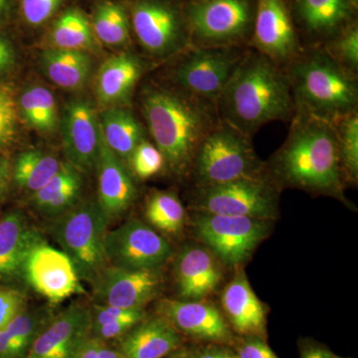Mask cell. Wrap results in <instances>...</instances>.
Instances as JSON below:
<instances>
[{
    "mask_svg": "<svg viewBox=\"0 0 358 358\" xmlns=\"http://www.w3.org/2000/svg\"><path fill=\"white\" fill-rule=\"evenodd\" d=\"M101 133L106 145L122 162H129L134 148L145 140V131L129 108L110 107L101 115Z\"/></svg>",
    "mask_w": 358,
    "mask_h": 358,
    "instance_id": "26",
    "label": "cell"
},
{
    "mask_svg": "<svg viewBox=\"0 0 358 358\" xmlns=\"http://www.w3.org/2000/svg\"><path fill=\"white\" fill-rule=\"evenodd\" d=\"M91 315L92 327L124 320H131L138 324L145 317V313L143 308H122L108 305H98L91 310Z\"/></svg>",
    "mask_w": 358,
    "mask_h": 358,
    "instance_id": "38",
    "label": "cell"
},
{
    "mask_svg": "<svg viewBox=\"0 0 358 358\" xmlns=\"http://www.w3.org/2000/svg\"><path fill=\"white\" fill-rule=\"evenodd\" d=\"M222 306L238 333L260 336L265 331V308L243 273L237 275L224 289Z\"/></svg>",
    "mask_w": 358,
    "mask_h": 358,
    "instance_id": "23",
    "label": "cell"
},
{
    "mask_svg": "<svg viewBox=\"0 0 358 358\" xmlns=\"http://www.w3.org/2000/svg\"><path fill=\"white\" fill-rule=\"evenodd\" d=\"M327 53L346 71L357 76L358 25L357 21L348 25L333 39L322 45Z\"/></svg>",
    "mask_w": 358,
    "mask_h": 358,
    "instance_id": "36",
    "label": "cell"
},
{
    "mask_svg": "<svg viewBox=\"0 0 358 358\" xmlns=\"http://www.w3.org/2000/svg\"><path fill=\"white\" fill-rule=\"evenodd\" d=\"M101 305L140 308L157 296L162 286L159 268L133 270L109 266L94 282Z\"/></svg>",
    "mask_w": 358,
    "mask_h": 358,
    "instance_id": "17",
    "label": "cell"
},
{
    "mask_svg": "<svg viewBox=\"0 0 358 358\" xmlns=\"http://www.w3.org/2000/svg\"><path fill=\"white\" fill-rule=\"evenodd\" d=\"M324 358H339V357H336V355H334L333 353L327 352L326 357H324Z\"/></svg>",
    "mask_w": 358,
    "mask_h": 358,
    "instance_id": "52",
    "label": "cell"
},
{
    "mask_svg": "<svg viewBox=\"0 0 358 358\" xmlns=\"http://www.w3.org/2000/svg\"><path fill=\"white\" fill-rule=\"evenodd\" d=\"M289 3L305 47L322 46L357 21L352 0H289Z\"/></svg>",
    "mask_w": 358,
    "mask_h": 358,
    "instance_id": "16",
    "label": "cell"
},
{
    "mask_svg": "<svg viewBox=\"0 0 358 358\" xmlns=\"http://www.w3.org/2000/svg\"><path fill=\"white\" fill-rule=\"evenodd\" d=\"M98 358H124L122 357V353L117 352V350H112V348H107L102 345L99 352Z\"/></svg>",
    "mask_w": 358,
    "mask_h": 358,
    "instance_id": "48",
    "label": "cell"
},
{
    "mask_svg": "<svg viewBox=\"0 0 358 358\" xmlns=\"http://www.w3.org/2000/svg\"><path fill=\"white\" fill-rule=\"evenodd\" d=\"M199 187L262 176L251 138L219 121L202 141L192 162Z\"/></svg>",
    "mask_w": 358,
    "mask_h": 358,
    "instance_id": "7",
    "label": "cell"
},
{
    "mask_svg": "<svg viewBox=\"0 0 358 358\" xmlns=\"http://www.w3.org/2000/svg\"><path fill=\"white\" fill-rule=\"evenodd\" d=\"M160 312L176 329L194 338L211 341H229L231 331L220 312L199 301L166 300Z\"/></svg>",
    "mask_w": 358,
    "mask_h": 358,
    "instance_id": "20",
    "label": "cell"
},
{
    "mask_svg": "<svg viewBox=\"0 0 358 358\" xmlns=\"http://www.w3.org/2000/svg\"><path fill=\"white\" fill-rule=\"evenodd\" d=\"M250 47L284 69L303 53L289 0H257Z\"/></svg>",
    "mask_w": 358,
    "mask_h": 358,
    "instance_id": "12",
    "label": "cell"
},
{
    "mask_svg": "<svg viewBox=\"0 0 358 358\" xmlns=\"http://www.w3.org/2000/svg\"><path fill=\"white\" fill-rule=\"evenodd\" d=\"M62 164L54 155L40 150L23 152L16 159L14 179L21 188L34 194L60 171Z\"/></svg>",
    "mask_w": 358,
    "mask_h": 358,
    "instance_id": "31",
    "label": "cell"
},
{
    "mask_svg": "<svg viewBox=\"0 0 358 358\" xmlns=\"http://www.w3.org/2000/svg\"><path fill=\"white\" fill-rule=\"evenodd\" d=\"M46 315L41 310L21 312L6 327L16 357L24 358L37 334L45 327Z\"/></svg>",
    "mask_w": 358,
    "mask_h": 358,
    "instance_id": "35",
    "label": "cell"
},
{
    "mask_svg": "<svg viewBox=\"0 0 358 358\" xmlns=\"http://www.w3.org/2000/svg\"><path fill=\"white\" fill-rule=\"evenodd\" d=\"M179 296L185 301H200L217 288L222 279L213 256L197 246L187 247L179 254L174 266Z\"/></svg>",
    "mask_w": 358,
    "mask_h": 358,
    "instance_id": "21",
    "label": "cell"
},
{
    "mask_svg": "<svg viewBox=\"0 0 358 358\" xmlns=\"http://www.w3.org/2000/svg\"><path fill=\"white\" fill-rule=\"evenodd\" d=\"M24 303L25 296L20 291L0 287V331L22 312Z\"/></svg>",
    "mask_w": 358,
    "mask_h": 358,
    "instance_id": "41",
    "label": "cell"
},
{
    "mask_svg": "<svg viewBox=\"0 0 358 358\" xmlns=\"http://www.w3.org/2000/svg\"><path fill=\"white\" fill-rule=\"evenodd\" d=\"M195 208L216 215L271 220L278 213L277 188L263 176L204 186L199 187Z\"/></svg>",
    "mask_w": 358,
    "mask_h": 358,
    "instance_id": "10",
    "label": "cell"
},
{
    "mask_svg": "<svg viewBox=\"0 0 358 358\" xmlns=\"http://www.w3.org/2000/svg\"><path fill=\"white\" fill-rule=\"evenodd\" d=\"M16 106L13 96L0 88V147L13 140L16 129Z\"/></svg>",
    "mask_w": 358,
    "mask_h": 358,
    "instance_id": "40",
    "label": "cell"
},
{
    "mask_svg": "<svg viewBox=\"0 0 358 358\" xmlns=\"http://www.w3.org/2000/svg\"><path fill=\"white\" fill-rule=\"evenodd\" d=\"M96 38L108 46L124 47L131 40V21L128 10L112 0L96 4L92 18Z\"/></svg>",
    "mask_w": 358,
    "mask_h": 358,
    "instance_id": "30",
    "label": "cell"
},
{
    "mask_svg": "<svg viewBox=\"0 0 358 358\" xmlns=\"http://www.w3.org/2000/svg\"><path fill=\"white\" fill-rule=\"evenodd\" d=\"M248 48L189 47L171 71L173 86L215 103Z\"/></svg>",
    "mask_w": 358,
    "mask_h": 358,
    "instance_id": "9",
    "label": "cell"
},
{
    "mask_svg": "<svg viewBox=\"0 0 358 358\" xmlns=\"http://www.w3.org/2000/svg\"><path fill=\"white\" fill-rule=\"evenodd\" d=\"M41 66L44 74L56 86L77 90L88 81L93 63L87 52L53 48L43 52Z\"/></svg>",
    "mask_w": 358,
    "mask_h": 358,
    "instance_id": "28",
    "label": "cell"
},
{
    "mask_svg": "<svg viewBox=\"0 0 358 358\" xmlns=\"http://www.w3.org/2000/svg\"><path fill=\"white\" fill-rule=\"evenodd\" d=\"M185 209L180 200L171 192H157L148 200L145 217L157 229L178 233L185 221Z\"/></svg>",
    "mask_w": 358,
    "mask_h": 358,
    "instance_id": "33",
    "label": "cell"
},
{
    "mask_svg": "<svg viewBox=\"0 0 358 358\" xmlns=\"http://www.w3.org/2000/svg\"><path fill=\"white\" fill-rule=\"evenodd\" d=\"M108 222L109 219L96 201L77 203L56 217L52 234L74 264L80 279L95 282L107 265Z\"/></svg>",
    "mask_w": 358,
    "mask_h": 358,
    "instance_id": "6",
    "label": "cell"
},
{
    "mask_svg": "<svg viewBox=\"0 0 358 358\" xmlns=\"http://www.w3.org/2000/svg\"><path fill=\"white\" fill-rule=\"evenodd\" d=\"M103 343L100 339L89 338L78 348L72 358H98Z\"/></svg>",
    "mask_w": 358,
    "mask_h": 358,
    "instance_id": "44",
    "label": "cell"
},
{
    "mask_svg": "<svg viewBox=\"0 0 358 358\" xmlns=\"http://www.w3.org/2000/svg\"><path fill=\"white\" fill-rule=\"evenodd\" d=\"M96 169L99 195L96 202L109 220L119 217L134 203L136 188L124 162L106 145L103 136Z\"/></svg>",
    "mask_w": 358,
    "mask_h": 358,
    "instance_id": "19",
    "label": "cell"
},
{
    "mask_svg": "<svg viewBox=\"0 0 358 358\" xmlns=\"http://www.w3.org/2000/svg\"><path fill=\"white\" fill-rule=\"evenodd\" d=\"M288 138L272 159L282 185L343 200V176L334 122L296 110Z\"/></svg>",
    "mask_w": 358,
    "mask_h": 358,
    "instance_id": "3",
    "label": "cell"
},
{
    "mask_svg": "<svg viewBox=\"0 0 358 358\" xmlns=\"http://www.w3.org/2000/svg\"><path fill=\"white\" fill-rule=\"evenodd\" d=\"M237 358H279L262 341L254 339L245 343L238 350Z\"/></svg>",
    "mask_w": 358,
    "mask_h": 358,
    "instance_id": "43",
    "label": "cell"
},
{
    "mask_svg": "<svg viewBox=\"0 0 358 358\" xmlns=\"http://www.w3.org/2000/svg\"><path fill=\"white\" fill-rule=\"evenodd\" d=\"M338 134L339 155L345 178L357 182L358 178V114L345 115L334 122Z\"/></svg>",
    "mask_w": 358,
    "mask_h": 358,
    "instance_id": "34",
    "label": "cell"
},
{
    "mask_svg": "<svg viewBox=\"0 0 358 358\" xmlns=\"http://www.w3.org/2000/svg\"><path fill=\"white\" fill-rule=\"evenodd\" d=\"M64 0H21V13L27 24L43 25L62 6Z\"/></svg>",
    "mask_w": 358,
    "mask_h": 358,
    "instance_id": "39",
    "label": "cell"
},
{
    "mask_svg": "<svg viewBox=\"0 0 358 358\" xmlns=\"http://www.w3.org/2000/svg\"><path fill=\"white\" fill-rule=\"evenodd\" d=\"M129 162L134 174L141 179H148L157 176L166 164L164 155L157 145L145 138L134 148Z\"/></svg>",
    "mask_w": 358,
    "mask_h": 358,
    "instance_id": "37",
    "label": "cell"
},
{
    "mask_svg": "<svg viewBox=\"0 0 358 358\" xmlns=\"http://www.w3.org/2000/svg\"><path fill=\"white\" fill-rule=\"evenodd\" d=\"M128 13L138 44L152 57H173L189 48L182 2L131 0Z\"/></svg>",
    "mask_w": 358,
    "mask_h": 358,
    "instance_id": "8",
    "label": "cell"
},
{
    "mask_svg": "<svg viewBox=\"0 0 358 358\" xmlns=\"http://www.w3.org/2000/svg\"><path fill=\"white\" fill-rule=\"evenodd\" d=\"M61 131L68 164L81 173L96 169L102 134L93 105L84 99H73L66 103Z\"/></svg>",
    "mask_w": 358,
    "mask_h": 358,
    "instance_id": "15",
    "label": "cell"
},
{
    "mask_svg": "<svg viewBox=\"0 0 358 358\" xmlns=\"http://www.w3.org/2000/svg\"><path fill=\"white\" fill-rule=\"evenodd\" d=\"M41 240L17 212L0 219V280L20 275L26 256Z\"/></svg>",
    "mask_w": 358,
    "mask_h": 358,
    "instance_id": "24",
    "label": "cell"
},
{
    "mask_svg": "<svg viewBox=\"0 0 358 358\" xmlns=\"http://www.w3.org/2000/svg\"><path fill=\"white\" fill-rule=\"evenodd\" d=\"M326 350H322V348L312 346V348H308L303 352L301 358H324L326 357Z\"/></svg>",
    "mask_w": 358,
    "mask_h": 358,
    "instance_id": "47",
    "label": "cell"
},
{
    "mask_svg": "<svg viewBox=\"0 0 358 358\" xmlns=\"http://www.w3.org/2000/svg\"><path fill=\"white\" fill-rule=\"evenodd\" d=\"M10 6L11 0H0V20L8 13Z\"/></svg>",
    "mask_w": 358,
    "mask_h": 358,
    "instance_id": "51",
    "label": "cell"
},
{
    "mask_svg": "<svg viewBox=\"0 0 358 358\" xmlns=\"http://www.w3.org/2000/svg\"><path fill=\"white\" fill-rule=\"evenodd\" d=\"M296 112L334 122L357 112V76L346 71L322 46L305 50L286 68Z\"/></svg>",
    "mask_w": 358,
    "mask_h": 358,
    "instance_id": "4",
    "label": "cell"
},
{
    "mask_svg": "<svg viewBox=\"0 0 358 358\" xmlns=\"http://www.w3.org/2000/svg\"><path fill=\"white\" fill-rule=\"evenodd\" d=\"M20 106L26 122L39 133H52L57 128V103L50 90L30 87L21 95Z\"/></svg>",
    "mask_w": 358,
    "mask_h": 358,
    "instance_id": "32",
    "label": "cell"
},
{
    "mask_svg": "<svg viewBox=\"0 0 358 358\" xmlns=\"http://www.w3.org/2000/svg\"><path fill=\"white\" fill-rule=\"evenodd\" d=\"M15 60L13 47L8 40L0 36V71L8 69Z\"/></svg>",
    "mask_w": 358,
    "mask_h": 358,
    "instance_id": "45",
    "label": "cell"
},
{
    "mask_svg": "<svg viewBox=\"0 0 358 358\" xmlns=\"http://www.w3.org/2000/svg\"><path fill=\"white\" fill-rule=\"evenodd\" d=\"M105 249L110 266L133 270L159 268L173 254L164 237L134 218L108 231Z\"/></svg>",
    "mask_w": 358,
    "mask_h": 358,
    "instance_id": "13",
    "label": "cell"
},
{
    "mask_svg": "<svg viewBox=\"0 0 358 358\" xmlns=\"http://www.w3.org/2000/svg\"><path fill=\"white\" fill-rule=\"evenodd\" d=\"M265 219L216 215L199 212L194 218L196 234L227 265H241L267 236Z\"/></svg>",
    "mask_w": 358,
    "mask_h": 358,
    "instance_id": "11",
    "label": "cell"
},
{
    "mask_svg": "<svg viewBox=\"0 0 358 358\" xmlns=\"http://www.w3.org/2000/svg\"><path fill=\"white\" fill-rule=\"evenodd\" d=\"M91 326L89 308L70 306L41 329L24 358H72L89 338Z\"/></svg>",
    "mask_w": 358,
    "mask_h": 358,
    "instance_id": "18",
    "label": "cell"
},
{
    "mask_svg": "<svg viewBox=\"0 0 358 358\" xmlns=\"http://www.w3.org/2000/svg\"><path fill=\"white\" fill-rule=\"evenodd\" d=\"M173 358H190V357L186 355H176V357H174Z\"/></svg>",
    "mask_w": 358,
    "mask_h": 358,
    "instance_id": "53",
    "label": "cell"
},
{
    "mask_svg": "<svg viewBox=\"0 0 358 358\" xmlns=\"http://www.w3.org/2000/svg\"><path fill=\"white\" fill-rule=\"evenodd\" d=\"M138 322L124 320V322H110V324H103V326L92 327L91 331L93 334V338L103 341L124 336Z\"/></svg>",
    "mask_w": 358,
    "mask_h": 358,
    "instance_id": "42",
    "label": "cell"
},
{
    "mask_svg": "<svg viewBox=\"0 0 358 358\" xmlns=\"http://www.w3.org/2000/svg\"><path fill=\"white\" fill-rule=\"evenodd\" d=\"M178 331L166 317H157L133 327L122 343L124 358H164L179 345Z\"/></svg>",
    "mask_w": 358,
    "mask_h": 358,
    "instance_id": "25",
    "label": "cell"
},
{
    "mask_svg": "<svg viewBox=\"0 0 358 358\" xmlns=\"http://www.w3.org/2000/svg\"><path fill=\"white\" fill-rule=\"evenodd\" d=\"M197 358H235L233 357L232 355H230L229 353L221 352V350H207V352H204L201 353Z\"/></svg>",
    "mask_w": 358,
    "mask_h": 358,
    "instance_id": "49",
    "label": "cell"
},
{
    "mask_svg": "<svg viewBox=\"0 0 358 358\" xmlns=\"http://www.w3.org/2000/svg\"><path fill=\"white\" fill-rule=\"evenodd\" d=\"M145 65L134 54H121L108 59L96 77V98L103 106L115 107L129 102Z\"/></svg>",
    "mask_w": 358,
    "mask_h": 358,
    "instance_id": "22",
    "label": "cell"
},
{
    "mask_svg": "<svg viewBox=\"0 0 358 358\" xmlns=\"http://www.w3.org/2000/svg\"><path fill=\"white\" fill-rule=\"evenodd\" d=\"M0 358H17L11 339L4 329L0 331Z\"/></svg>",
    "mask_w": 358,
    "mask_h": 358,
    "instance_id": "46",
    "label": "cell"
},
{
    "mask_svg": "<svg viewBox=\"0 0 358 358\" xmlns=\"http://www.w3.org/2000/svg\"><path fill=\"white\" fill-rule=\"evenodd\" d=\"M82 185L81 173L68 162L63 164L60 171L33 194V203L45 215L58 217L78 203Z\"/></svg>",
    "mask_w": 358,
    "mask_h": 358,
    "instance_id": "27",
    "label": "cell"
},
{
    "mask_svg": "<svg viewBox=\"0 0 358 358\" xmlns=\"http://www.w3.org/2000/svg\"><path fill=\"white\" fill-rule=\"evenodd\" d=\"M7 180V171L6 164L3 162H0V199H1L2 194H3L4 190H6Z\"/></svg>",
    "mask_w": 358,
    "mask_h": 358,
    "instance_id": "50",
    "label": "cell"
},
{
    "mask_svg": "<svg viewBox=\"0 0 358 358\" xmlns=\"http://www.w3.org/2000/svg\"><path fill=\"white\" fill-rule=\"evenodd\" d=\"M219 121L251 138L268 122H291L296 103L286 70L249 47L215 102Z\"/></svg>",
    "mask_w": 358,
    "mask_h": 358,
    "instance_id": "1",
    "label": "cell"
},
{
    "mask_svg": "<svg viewBox=\"0 0 358 358\" xmlns=\"http://www.w3.org/2000/svg\"><path fill=\"white\" fill-rule=\"evenodd\" d=\"M50 40L55 48L66 50L94 51L98 45L88 17L77 8L59 16L52 26Z\"/></svg>",
    "mask_w": 358,
    "mask_h": 358,
    "instance_id": "29",
    "label": "cell"
},
{
    "mask_svg": "<svg viewBox=\"0 0 358 358\" xmlns=\"http://www.w3.org/2000/svg\"><path fill=\"white\" fill-rule=\"evenodd\" d=\"M353 4L358 7V0H352Z\"/></svg>",
    "mask_w": 358,
    "mask_h": 358,
    "instance_id": "54",
    "label": "cell"
},
{
    "mask_svg": "<svg viewBox=\"0 0 358 358\" xmlns=\"http://www.w3.org/2000/svg\"><path fill=\"white\" fill-rule=\"evenodd\" d=\"M190 47H250L257 0H185Z\"/></svg>",
    "mask_w": 358,
    "mask_h": 358,
    "instance_id": "5",
    "label": "cell"
},
{
    "mask_svg": "<svg viewBox=\"0 0 358 358\" xmlns=\"http://www.w3.org/2000/svg\"><path fill=\"white\" fill-rule=\"evenodd\" d=\"M141 105L148 131L166 164L176 173H185L202 141L217 126L215 103L174 86L148 85Z\"/></svg>",
    "mask_w": 358,
    "mask_h": 358,
    "instance_id": "2",
    "label": "cell"
},
{
    "mask_svg": "<svg viewBox=\"0 0 358 358\" xmlns=\"http://www.w3.org/2000/svg\"><path fill=\"white\" fill-rule=\"evenodd\" d=\"M21 274L37 293L53 303L83 292L81 279L69 257L43 240L30 249Z\"/></svg>",
    "mask_w": 358,
    "mask_h": 358,
    "instance_id": "14",
    "label": "cell"
}]
</instances>
